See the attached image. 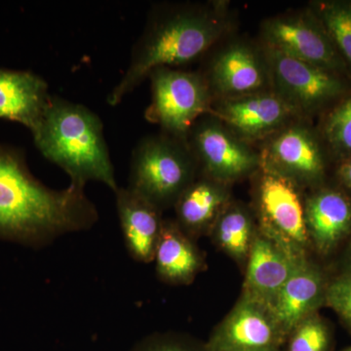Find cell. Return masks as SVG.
I'll return each instance as SVG.
<instances>
[{"instance_id": "1", "label": "cell", "mask_w": 351, "mask_h": 351, "mask_svg": "<svg viewBox=\"0 0 351 351\" xmlns=\"http://www.w3.org/2000/svg\"><path fill=\"white\" fill-rule=\"evenodd\" d=\"M98 219L84 186L48 188L32 174L22 152L0 143V239L39 248L90 230Z\"/></svg>"}, {"instance_id": "2", "label": "cell", "mask_w": 351, "mask_h": 351, "mask_svg": "<svg viewBox=\"0 0 351 351\" xmlns=\"http://www.w3.org/2000/svg\"><path fill=\"white\" fill-rule=\"evenodd\" d=\"M225 20L217 9L179 6L154 13L132 50L130 63L108 97L112 107L132 93L152 71L191 63L223 34Z\"/></svg>"}, {"instance_id": "3", "label": "cell", "mask_w": 351, "mask_h": 351, "mask_svg": "<svg viewBox=\"0 0 351 351\" xmlns=\"http://www.w3.org/2000/svg\"><path fill=\"white\" fill-rule=\"evenodd\" d=\"M40 154L71 178V184L103 182L117 191L114 169L101 120L80 104L51 96L38 128L32 132Z\"/></svg>"}, {"instance_id": "4", "label": "cell", "mask_w": 351, "mask_h": 351, "mask_svg": "<svg viewBox=\"0 0 351 351\" xmlns=\"http://www.w3.org/2000/svg\"><path fill=\"white\" fill-rule=\"evenodd\" d=\"M196 170L197 161L186 140L149 136L134 149L127 188L163 211L175 206L196 179Z\"/></svg>"}, {"instance_id": "5", "label": "cell", "mask_w": 351, "mask_h": 351, "mask_svg": "<svg viewBox=\"0 0 351 351\" xmlns=\"http://www.w3.org/2000/svg\"><path fill=\"white\" fill-rule=\"evenodd\" d=\"M149 77L152 103L145 117L167 135L186 141L201 115L211 110L207 80L197 73L172 68L154 69Z\"/></svg>"}, {"instance_id": "6", "label": "cell", "mask_w": 351, "mask_h": 351, "mask_svg": "<svg viewBox=\"0 0 351 351\" xmlns=\"http://www.w3.org/2000/svg\"><path fill=\"white\" fill-rule=\"evenodd\" d=\"M267 66L276 94L293 113H313L346 93L336 73L267 47Z\"/></svg>"}, {"instance_id": "7", "label": "cell", "mask_w": 351, "mask_h": 351, "mask_svg": "<svg viewBox=\"0 0 351 351\" xmlns=\"http://www.w3.org/2000/svg\"><path fill=\"white\" fill-rule=\"evenodd\" d=\"M288 336L267 304L241 295L205 343L206 351H282Z\"/></svg>"}, {"instance_id": "8", "label": "cell", "mask_w": 351, "mask_h": 351, "mask_svg": "<svg viewBox=\"0 0 351 351\" xmlns=\"http://www.w3.org/2000/svg\"><path fill=\"white\" fill-rule=\"evenodd\" d=\"M263 32L267 47L336 75L346 71L345 62L313 12L274 18Z\"/></svg>"}, {"instance_id": "9", "label": "cell", "mask_w": 351, "mask_h": 351, "mask_svg": "<svg viewBox=\"0 0 351 351\" xmlns=\"http://www.w3.org/2000/svg\"><path fill=\"white\" fill-rule=\"evenodd\" d=\"M257 195L261 228L298 250L306 252L307 234L304 202L298 184L261 163Z\"/></svg>"}, {"instance_id": "10", "label": "cell", "mask_w": 351, "mask_h": 351, "mask_svg": "<svg viewBox=\"0 0 351 351\" xmlns=\"http://www.w3.org/2000/svg\"><path fill=\"white\" fill-rule=\"evenodd\" d=\"M188 138L196 161L214 181L223 184L237 181L261 167V157L218 122H198Z\"/></svg>"}, {"instance_id": "11", "label": "cell", "mask_w": 351, "mask_h": 351, "mask_svg": "<svg viewBox=\"0 0 351 351\" xmlns=\"http://www.w3.org/2000/svg\"><path fill=\"white\" fill-rule=\"evenodd\" d=\"M304 258L306 252L258 228L247 258L242 295L271 308L277 295Z\"/></svg>"}, {"instance_id": "12", "label": "cell", "mask_w": 351, "mask_h": 351, "mask_svg": "<svg viewBox=\"0 0 351 351\" xmlns=\"http://www.w3.org/2000/svg\"><path fill=\"white\" fill-rule=\"evenodd\" d=\"M269 166L299 186L322 181L325 161L317 140L304 127H292L270 141L261 157Z\"/></svg>"}, {"instance_id": "13", "label": "cell", "mask_w": 351, "mask_h": 351, "mask_svg": "<svg viewBox=\"0 0 351 351\" xmlns=\"http://www.w3.org/2000/svg\"><path fill=\"white\" fill-rule=\"evenodd\" d=\"M117 215L124 244L136 262H154L157 242L162 230V211L129 188L114 191Z\"/></svg>"}, {"instance_id": "14", "label": "cell", "mask_w": 351, "mask_h": 351, "mask_svg": "<svg viewBox=\"0 0 351 351\" xmlns=\"http://www.w3.org/2000/svg\"><path fill=\"white\" fill-rule=\"evenodd\" d=\"M328 282L322 270L304 258L281 289L271 306L286 335L325 304Z\"/></svg>"}, {"instance_id": "15", "label": "cell", "mask_w": 351, "mask_h": 351, "mask_svg": "<svg viewBox=\"0 0 351 351\" xmlns=\"http://www.w3.org/2000/svg\"><path fill=\"white\" fill-rule=\"evenodd\" d=\"M48 83L29 71L0 69V119L34 132L49 103Z\"/></svg>"}, {"instance_id": "16", "label": "cell", "mask_w": 351, "mask_h": 351, "mask_svg": "<svg viewBox=\"0 0 351 351\" xmlns=\"http://www.w3.org/2000/svg\"><path fill=\"white\" fill-rule=\"evenodd\" d=\"M213 112L247 138L271 133L294 114L276 93L265 92L228 98Z\"/></svg>"}, {"instance_id": "17", "label": "cell", "mask_w": 351, "mask_h": 351, "mask_svg": "<svg viewBox=\"0 0 351 351\" xmlns=\"http://www.w3.org/2000/svg\"><path fill=\"white\" fill-rule=\"evenodd\" d=\"M304 218L309 242L326 255L351 232V201L336 189H321L304 202Z\"/></svg>"}, {"instance_id": "18", "label": "cell", "mask_w": 351, "mask_h": 351, "mask_svg": "<svg viewBox=\"0 0 351 351\" xmlns=\"http://www.w3.org/2000/svg\"><path fill=\"white\" fill-rule=\"evenodd\" d=\"M209 82L226 98L260 93L267 84V71L255 51L245 44H232L215 58Z\"/></svg>"}, {"instance_id": "19", "label": "cell", "mask_w": 351, "mask_h": 351, "mask_svg": "<svg viewBox=\"0 0 351 351\" xmlns=\"http://www.w3.org/2000/svg\"><path fill=\"white\" fill-rule=\"evenodd\" d=\"M154 262L159 278L172 285H188L203 269L204 260L193 239L176 221H164Z\"/></svg>"}, {"instance_id": "20", "label": "cell", "mask_w": 351, "mask_h": 351, "mask_svg": "<svg viewBox=\"0 0 351 351\" xmlns=\"http://www.w3.org/2000/svg\"><path fill=\"white\" fill-rule=\"evenodd\" d=\"M223 184L208 177L196 178L176 202V221L191 239L211 232L228 204V191Z\"/></svg>"}, {"instance_id": "21", "label": "cell", "mask_w": 351, "mask_h": 351, "mask_svg": "<svg viewBox=\"0 0 351 351\" xmlns=\"http://www.w3.org/2000/svg\"><path fill=\"white\" fill-rule=\"evenodd\" d=\"M258 228L246 208L228 204L215 221L211 232L214 241L226 255L246 263Z\"/></svg>"}, {"instance_id": "22", "label": "cell", "mask_w": 351, "mask_h": 351, "mask_svg": "<svg viewBox=\"0 0 351 351\" xmlns=\"http://www.w3.org/2000/svg\"><path fill=\"white\" fill-rule=\"evenodd\" d=\"M346 66L351 68V1L330 0L313 4V11Z\"/></svg>"}, {"instance_id": "23", "label": "cell", "mask_w": 351, "mask_h": 351, "mask_svg": "<svg viewBox=\"0 0 351 351\" xmlns=\"http://www.w3.org/2000/svg\"><path fill=\"white\" fill-rule=\"evenodd\" d=\"M284 351H331L332 337L329 325L319 313L307 316L289 332Z\"/></svg>"}, {"instance_id": "24", "label": "cell", "mask_w": 351, "mask_h": 351, "mask_svg": "<svg viewBox=\"0 0 351 351\" xmlns=\"http://www.w3.org/2000/svg\"><path fill=\"white\" fill-rule=\"evenodd\" d=\"M324 133L337 154L346 158L351 156V96L341 101L330 113Z\"/></svg>"}, {"instance_id": "25", "label": "cell", "mask_w": 351, "mask_h": 351, "mask_svg": "<svg viewBox=\"0 0 351 351\" xmlns=\"http://www.w3.org/2000/svg\"><path fill=\"white\" fill-rule=\"evenodd\" d=\"M130 351H206L205 343L184 335L154 334L138 341Z\"/></svg>"}, {"instance_id": "26", "label": "cell", "mask_w": 351, "mask_h": 351, "mask_svg": "<svg viewBox=\"0 0 351 351\" xmlns=\"http://www.w3.org/2000/svg\"><path fill=\"white\" fill-rule=\"evenodd\" d=\"M325 304L338 314L351 331V271H346L328 283Z\"/></svg>"}, {"instance_id": "27", "label": "cell", "mask_w": 351, "mask_h": 351, "mask_svg": "<svg viewBox=\"0 0 351 351\" xmlns=\"http://www.w3.org/2000/svg\"><path fill=\"white\" fill-rule=\"evenodd\" d=\"M338 174L341 184L351 191V156L346 158L339 166Z\"/></svg>"}, {"instance_id": "28", "label": "cell", "mask_w": 351, "mask_h": 351, "mask_svg": "<svg viewBox=\"0 0 351 351\" xmlns=\"http://www.w3.org/2000/svg\"><path fill=\"white\" fill-rule=\"evenodd\" d=\"M346 271H351V243L348 252V270Z\"/></svg>"}, {"instance_id": "29", "label": "cell", "mask_w": 351, "mask_h": 351, "mask_svg": "<svg viewBox=\"0 0 351 351\" xmlns=\"http://www.w3.org/2000/svg\"><path fill=\"white\" fill-rule=\"evenodd\" d=\"M341 351H351V346H350V348H345V350H343Z\"/></svg>"}, {"instance_id": "30", "label": "cell", "mask_w": 351, "mask_h": 351, "mask_svg": "<svg viewBox=\"0 0 351 351\" xmlns=\"http://www.w3.org/2000/svg\"><path fill=\"white\" fill-rule=\"evenodd\" d=\"M282 351H284V350H282Z\"/></svg>"}]
</instances>
